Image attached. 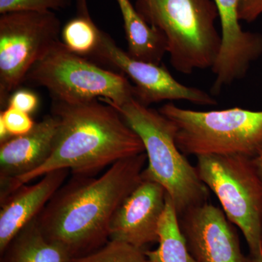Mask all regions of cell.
Masks as SVG:
<instances>
[{
	"instance_id": "cell-1",
	"label": "cell",
	"mask_w": 262,
	"mask_h": 262,
	"mask_svg": "<svg viewBox=\"0 0 262 262\" xmlns=\"http://www.w3.org/2000/svg\"><path fill=\"white\" fill-rule=\"evenodd\" d=\"M146 160L144 152L119 160L100 177L72 175L36 218L44 237L72 258L103 247L114 213L142 182Z\"/></svg>"
},
{
	"instance_id": "cell-2",
	"label": "cell",
	"mask_w": 262,
	"mask_h": 262,
	"mask_svg": "<svg viewBox=\"0 0 262 262\" xmlns=\"http://www.w3.org/2000/svg\"><path fill=\"white\" fill-rule=\"evenodd\" d=\"M51 113L58 130L51 156L39 168L13 181L0 192L1 199L53 170L69 169L72 175L94 177L119 160L145 152L142 141L120 113L100 100L53 101Z\"/></svg>"
},
{
	"instance_id": "cell-3",
	"label": "cell",
	"mask_w": 262,
	"mask_h": 262,
	"mask_svg": "<svg viewBox=\"0 0 262 262\" xmlns=\"http://www.w3.org/2000/svg\"><path fill=\"white\" fill-rule=\"evenodd\" d=\"M113 107L144 144L148 165L143 170L142 179L165 188L178 216L189 208L208 203L209 189L202 182L196 167L177 146L173 122L135 98Z\"/></svg>"
},
{
	"instance_id": "cell-4",
	"label": "cell",
	"mask_w": 262,
	"mask_h": 262,
	"mask_svg": "<svg viewBox=\"0 0 262 262\" xmlns=\"http://www.w3.org/2000/svg\"><path fill=\"white\" fill-rule=\"evenodd\" d=\"M134 6L166 38L174 70L191 75L212 68L222 44L213 0H135Z\"/></svg>"
},
{
	"instance_id": "cell-5",
	"label": "cell",
	"mask_w": 262,
	"mask_h": 262,
	"mask_svg": "<svg viewBox=\"0 0 262 262\" xmlns=\"http://www.w3.org/2000/svg\"><path fill=\"white\" fill-rule=\"evenodd\" d=\"M173 122L176 143L184 155H244L262 146V111L235 107L198 112L167 103L158 110Z\"/></svg>"
},
{
	"instance_id": "cell-6",
	"label": "cell",
	"mask_w": 262,
	"mask_h": 262,
	"mask_svg": "<svg viewBox=\"0 0 262 262\" xmlns=\"http://www.w3.org/2000/svg\"><path fill=\"white\" fill-rule=\"evenodd\" d=\"M25 81L46 88L53 101L59 102L98 99L120 106L134 98V86L123 74L104 70L72 53L60 39L33 66Z\"/></svg>"
},
{
	"instance_id": "cell-7",
	"label": "cell",
	"mask_w": 262,
	"mask_h": 262,
	"mask_svg": "<svg viewBox=\"0 0 262 262\" xmlns=\"http://www.w3.org/2000/svg\"><path fill=\"white\" fill-rule=\"evenodd\" d=\"M196 158L200 178L217 196L229 222L244 234L249 254H262V181L252 158L244 155Z\"/></svg>"
},
{
	"instance_id": "cell-8",
	"label": "cell",
	"mask_w": 262,
	"mask_h": 262,
	"mask_svg": "<svg viewBox=\"0 0 262 262\" xmlns=\"http://www.w3.org/2000/svg\"><path fill=\"white\" fill-rule=\"evenodd\" d=\"M61 23L53 11H21L0 16V106L36 63L59 40Z\"/></svg>"
},
{
	"instance_id": "cell-9",
	"label": "cell",
	"mask_w": 262,
	"mask_h": 262,
	"mask_svg": "<svg viewBox=\"0 0 262 262\" xmlns=\"http://www.w3.org/2000/svg\"><path fill=\"white\" fill-rule=\"evenodd\" d=\"M94 56L130 77L135 84L134 98L144 106L163 101H187L201 106L216 105L217 101L211 95L180 83L160 64L132 58L103 31Z\"/></svg>"
},
{
	"instance_id": "cell-10",
	"label": "cell",
	"mask_w": 262,
	"mask_h": 262,
	"mask_svg": "<svg viewBox=\"0 0 262 262\" xmlns=\"http://www.w3.org/2000/svg\"><path fill=\"white\" fill-rule=\"evenodd\" d=\"M188 250L198 262H247L238 234L225 212L211 203L189 208L179 216Z\"/></svg>"
},
{
	"instance_id": "cell-11",
	"label": "cell",
	"mask_w": 262,
	"mask_h": 262,
	"mask_svg": "<svg viewBox=\"0 0 262 262\" xmlns=\"http://www.w3.org/2000/svg\"><path fill=\"white\" fill-rule=\"evenodd\" d=\"M221 23L222 44L211 70L215 75L212 92L244 78L253 62L262 55V35L241 27L239 6L241 0H213Z\"/></svg>"
},
{
	"instance_id": "cell-12",
	"label": "cell",
	"mask_w": 262,
	"mask_h": 262,
	"mask_svg": "<svg viewBox=\"0 0 262 262\" xmlns=\"http://www.w3.org/2000/svg\"><path fill=\"white\" fill-rule=\"evenodd\" d=\"M167 192L158 183L144 180L117 208L110 222V241L146 251L158 243V227L166 204Z\"/></svg>"
},
{
	"instance_id": "cell-13",
	"label": "cell",
	"mask_w": 262,
	"mask_h": 262,
	"mask_svg": "<svg viewBox=\"0 0 262 262\" xmlns=\"http://www.w3.org/2000/svg\"><path fill=\"white\" fill-rule=\"evenodd\" d=\"M58 120L48 115L24 135L10 138L0 144V192L15 179L43 165L54 145Z\"/></svg>"
},
{
	"instance_id": "cell-14",
	"label": "cell",
	"mask_w": 262,
	"mask_h": 262,
	"mask_svg": "<svg viewBox=\"0 0 262 262\" xmlns=\"http://www.w3.org/2000/svg\"><path fill=\"white\" fill-rule=\"evenodd\" d=\"M58 169L32 185L23 184L0 201V252L20 229L37 218L70 173Z\"/></svg>"
},
{
	"instance_id": "cell-15",
	"label": "cell",
	"mask_w": 262,
	"mask_h": 262,
	"mask_svg": "<svg viewBox=\"0 0 262 262\" xmlns=\"http://www.w3.org/2000/svg\"><path fill=\"white\" fill-rule=\"evenodd\" d=\"M124 22L129 56L140 61L160 65L168 53L166 38L150 26L130 0H117Z\"/></svg>"
},
{
	"instance_id": "cell-16",
	"label": "cell",
	"mask_w": 262,
	"mask_h": 262,
	"mask_svg": "<svg viewBox=\"0 0 262 262\" xmlns=\"http://www.w3.org/2000/svg\"><path fill=\"white\" fill-rule=\"evenodd\" d=\"M71 258L64 248L44 237L36 218L0 252V262H70Z\"/></svg>"
},
{
	"instance_id": "cell-17",
	"label": "cell",
	"mask_w": 262,
	"mask_h": 262,
	"mask_svg": "<svg viewBox=\"0 0 262 262\" xmlns=\"http://www.w3.org/2000/svg\"><path fill=\"white\" fill-rule=\"evenodd\" d=\"M158 248L144 251L150 262H198L188 250L179 227L178 213L168 194L158 227Z\"/></svg>"
},
{
	"instance_id": "cell-18",
	"label": "cell",
	"mask_w": 262,
	"mask_h": 262,
	"mask_svg": "<svg viewBox=\"0 0 262 262\" xmlns=\"http://www.w3.org/2000/svg\"><path fill=\"white\" fill-rule=\"evenodd\" d=\"M101 32L91 17L77 15L62 28V42L78 56H94L99 46Z\"/></svg>"
},
{
	"instance_id": "cell-19",
	"label": "cell",
	"mask_w": 262,
	"mask_h": 262,
	"mask_svg": "<svg viewBox=\"0 0 262 262\" xmlns=\"http://www.w3.org/2000/svg\"><path fill=\"white\" fill-rule=\"evenodd\" d=\"M70 262H150L144 251L130 245L110 241L94 252L80 257L71 258Z\"/></svg>"
},
{
	"instance_id": "cell-20",
	"label": "cell",
	"mask_w": 262,
	"mask_h": 262,
	"mask_svg": "<svg viewBox=\"0 0 262 262\" xmlns=\"http://www.w3.org/2000/svg\"><path fill=\"white\" fill-rule=\"evenodd\" d=\"M72 0H0V14L21 11H53L66 9Z\"/></svg>"
},
{
	"instance_id": "cell-21",
	"label": "cell",
	"mask_w": 262,
	"mask_h": 262,
	"mask_svg": "<svg viewBox=\"0 0 262 262\" xmlns=\"http://www.w3.org/2000/svg\"><path fill=\"white\" fill-rule=\"evenodd\" d=\"M0 120L4 122L11 137L30 132L36 124L29 114L10 106L1 110Z\"/></svg>"
},
{
	"instance_id": "cell-22",
	"label": "cell",
	"mask_w": 262,
	"mask_h": 262,
	"mask_svg": "<svg viewBox=\"0 0 262 262\" xmlns=\"http://www.w3.org/2000/svg\"><path fill=\"white\" fill-rule=\"evenodd\" d=\"M38 105L39 98L37 95L26 90H19L10 96L8 106H13L30 115L37 110Z\"/></svg>"
},
{
	"instance_id": "cell-23",
	"label": "cell",
	"mask_w": 262,
	"mask_h": 262,
	"mask_svg": "<svg viewBox=\"0 0 262 262\" xmlns=\"http://www.w3.org/2000/svg\"><path fill=\"white\" fill-rule=\"evenodd\" d=\"M262 14V0H241L239 6V20L251 23Z\"/></svg>"
},
{
	"instance_id": "cell-24",
	"label": "cell",
	"mask_w": 262,
	"mask_h": 262,
	"mask_svg": "<svg viewBox=\"0 0 262 262\" xmlns=\"http://www.w3.org/2000/svg\"><path fill=\"white\" fill-rule=\"evenodd\" d=\"M75 3L77 15L91 17L88 7L87 0H75Z\"/></svg>"
},
{
	"instance_id": "cell-25",
	"label": "cell",
	"mask_w": 262,
	"mask_h": 262,
	"mask_svg": "<svg viewBox=\"0 0 262 262\" xmlns=\"http://www.w3.org/2000/svg\"><path fill=\"white\" fill-rule=\"evenodd\" d=\"M252 161L258 177L262 181V146L258 150L257 154L252 158Z\"/></svg>"
},
{
	"instance_id": "cell-26",
	"label": "cell",
	"mask_w": 262,
	"mask_h": 262,
	"mask_svg": "<svg viewBox=\"0 0 262 262\" xmlns=\"http://www.w3.org/2000/svg\"><path fill=\"white\" fill-rule=\"evenodd\" d=\"M246 261L247 262H262V254L258 256H252L248 255L246 256Z\"/></svg>"
}]
</instances>
